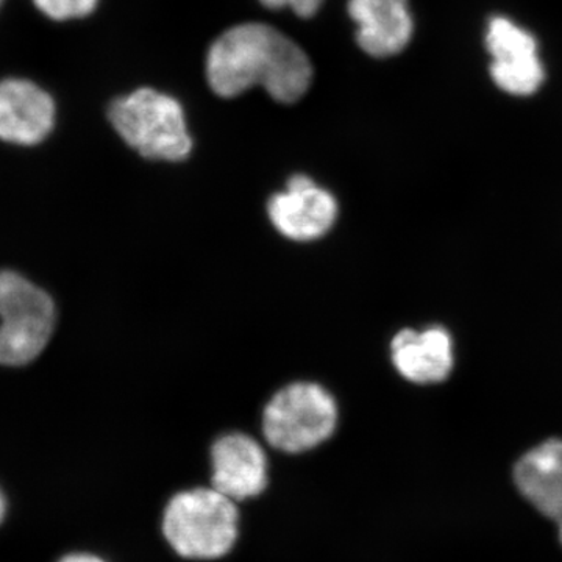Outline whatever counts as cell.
I'll return each instance as SVG.
<instances>
[{"label": "cell", "instance_id": "obj_11", "mask_svg": "<svg viewBox=\"0 0 562 562\" xmlns=\"http://www.w3.org/2000/svg\"><path fill=\"white\" fill-rule=\"evenodd\" d=\"M391 360L403 379L416 384H436L453 369V341L441 325L417 331L405 328L391 342Z\"/></svg>", "mask_w": 562, "mask_h": 562}, {"label": "cell", "instance_id": "obj_7", "mask_svg": "<svg viewBox=\"0 0 562 562\" xmlns=\"http://www.w3.org/2000/svg\"><path fill=\"white\" fill-rule=\"evenodd\" d=\"M338 201L330 191L303 173L291 177L286 190L268 202V216L277 232L295 243L324 238L338 220Z\"/></svg>", "mask_w": 562, "mask_h": 562}, {"label": "cell", "instance_id": "obj_16", "mask_svg": "<svg viewBox=\"0 0 562 562\" xmlns=\"http://www.w3.org/2000/svg\"><path fill=\"white\" fill-rule=\"evenodd\" d=\"M7 513V502L5 497H3L2 491H0V524H2L3 517H5Z\"/></svg>", "mask_w": 562, "mask_h": 562}, {"label": "cell", "instance_id": "obj_13", "mask_svg": "<svg viewBox=\"0 0 562 562\" xmlns=\"http://www.w3.org/2000/svg\"><path fill=\"white\" fill-rule=\"evenodd\" d=\"M33 3L50 20L70 21L90 16L99 0H33Z\"/></svg>", "mask_w": 562, "mask_h": 562}, {"label": "cell", "instance_id": "obj_5", "mask_svg": "<svg viewBox=\"0 0 562 562\" xmlns=\"http://www.w3.org/2000/svg\"><path fill=\"white\" fill-rule=\"evenodd\" d=\"M54 301L20 273L0 271V364L25 366L46 349L55 328Z\"/></svg>", "mask_w": 562, "mask_h": 562}, {"label": "cell", "instance_id": "obj_2", "mask_svg": "<svg viewBox=\"0 0 562 562\" xmlns=\"http://www.w3.org/2000/svg\"><path fill=\"white\" fill-rule=\"evenodd\" d=\"M241 505L214 490L194 484L173 492L161 513V535L184 561L224 560L241 535Z\"/></svg>", "mask_w": 562, "mask_h": 562}, {"label": "cell", "instance_id": "obj_9", "mask_svg": "<svg viewBox=\"0 0 562 562\" xmlns=\"http://www.w3.org/2000/svg\"><path fill=\"white\" fill-rule=\"evenodd\" d=\"M54 99L25 79L0 81V139L16 146H36L54 131Z\"/></svg>", "mask_w": 562, "mask_h": 562}, {"label": "cell", "instance_id": "obj_15", "mask_svg": "<svg viewBox=\"0 0 562 562\" xmlns=\"http://www.w3.org/2000/svg\"><path fill=\"white\" fill-rule=\"evenodd\" d=\"M58 562H111L109 558L95 552H76L66 554Z\"/></svg>", "mask_w": 562, "mask_h": 562}, {"label": "cell", "instance_id": "obj_18", "mask_svg": "<svg viewBox=\"0 0 562 562\" xmlns=\"http://www.w3.org/2000/svg\"><path fill=\"white\" fill-rule=\"evenodd\" d=\"M2 3H3V0H0V5H2Z\"/></svg>", "mask_w": 562, "mask_h": 562}, {"label": "cell", "instance_id": "obj_17", "mask_svg": "<svg viewBox=\"0 0 562 562\" xmlns=\"http://www.w3.org/2000/svg\"><path fill=\"white\" fill-rule=\"evenodd\" d=\"M554 527H557L558 541H560V546L562 547V519L558 520Z\"/></svg>", "mask_w": 562, "mask_h": 562}, {"label": "cell", "instance_id": "obj_6", "mask_svg": "<svg viewBox=\"0 0 562 562\" xmlns=\"http://www.w3.org/2000/svg\"><path fill=\"white\" fill-rule=\"evenodd\" d=\"M209 471V484L239 505L257 501L271 486V458L260 441L241 431L213 442Z\"/></svg>", "mask_w": 562, "mask_h": 562}, {"label": "cell", "instance_id": "obj_3", "mask_svg": "<svg viewBox=\"0 0 562 562\" xmlns=\"http://www.w3.org/2000/svg\"><path fill=\"white\" fill-rule=\"evenodd\" d=\"M114 131L140 157L157 161H183L190 157L192 138L183 106L172 95L140 88L110 105Z\"/></svg>", "mask_w": 562, "mask_h": 562}, {"label": "cell", "instance_id": "obj_8", "mask_svg": "<svg viewBox=\"0 0 562 562\" xmlns=\"http://www.w3.org/2000/svg\"><path fill=\"white\" fill-rule=\"evenodd\" d=\"M491 77L502 91L513 95H531L546 79L538 41L530 32L508 18L494 16L487 24Z\"/></svg>", "mask_w": 562, "mask_h": 562}, {"label": "cell", "instance_id": "obj_1", "mask_svg": "<svg viewBox=\"0 0 562 562\" xmlns=\"http://www.w3.org/2000/svg\"><path fill=\"white\" fill-rule=\"evenodd\" d=\"M312 79V61L301 46L260 22L228 29L206 55V80L220 98H236L261 85L273 101L297 102Z\"/></svg>", "mask_w": 562, "mask_h": 562}, {"label": "cell", "instance_id": "obj_14", "mask_svg": "<svg viewBox=\"0 0 562 562\" xmlns=\"http://www.w3.org/2000/svg\"><path fill=\"white\" fill-rule=\"evenodd\" d=\"M260 2L271 10H281L290 7L297 16L312 18L319 11L324 0H260Z\"/></svg>", "mask_w": 562, "mask_h": 562}, {"label": "cell", "instance_id": "obj_4", "mask_svg": "<svg viewBox=\"0 0 562 562\" xmlns=\"http://www.w3.org/2000/svg\"><path fill=\"white\" fill-rule=\"evenodd\" d=\"M338 403L321 384L295 382L281 387L262 413V435L271 449L286 457L313 452L338 427Z\"/></svg>", "mask_w": 562, "mask_h": 562}, {"label": "cell", "instance_id": "obj_10", "mask_svg": "<svg viewBox=\"0 0 562 562\" xmlns=\"http://www.w3.org/2000/svg\"><path fill=\"white\" fill-rule=\"evenodd\" d=\"M513 486L547 520L562 519L561 439H549L524 453L514 464Z\"/></svg>", "mask_w": 562, "mask_h": 562}, {"label": "cell", "instance_id": "obj_12", "mask_svg": "<svg viewBox=\"0 0 562 562\" xmlns=\"http://www.w3.org/2000/svg\"><path fill=\"white\" fill-rule=\"evenodd\" d=\"M357 24V41L375 58L401 54L413 38L414 21L408 0H349Z\"/></svg>", "mask_w": 562, "mask_h": 562}]
</instances>
